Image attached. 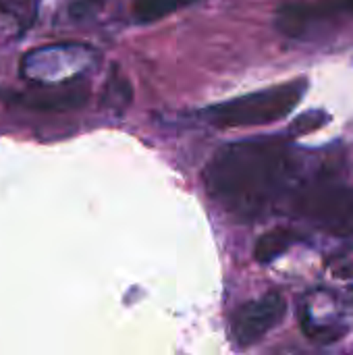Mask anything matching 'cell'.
I'll list each match as a JSON object with an SVG mask.
<instances>
[{
    "label": "cell",
    "mask_w": 353,
    "mask_h": 355,
    "mask_svg": "<svg viewBox=\"0 0 353 355\" xmlns=\"http://www.w3.org/2000/svg\"><path fill=\"white\" fill-rule=\"evenodd\" d=\"M40 0H0V15L12 19L19 33H23L37 15Z\"/></svg>",
    "instance_id": "cell-9"
},
{
    "label": "cell",
    "mask_w": 353,
    "mask_h": 355,
    "mask_svg": "<svg viewBox=\"0 0 353 355\" xmlns=\"http://www.w3.org/2000/svg\"><path fill=\"white\" fill-rule=\"evenodd\" d=\"M327 123V114L325 112H316V110H310L302 116H298L291 125V133L293 135H304V133H312L316 129H320L322 125Z\"/></svg>",
    "instance_id": "cell-10"
},
{
    "label": "cell",
    "mask_w": 353,
    "mask_h": 355,
    "mask_svg": "<svg viewBox=\"0 0 353 355\" xmlns=\"http://www.w3.org/2000/svg\"><path fill=\"white\" fill-rule=\"evenodd\" d=\"M189 2H196V0H133V12L137 21L150 23V21H158L175 12L179 6L189 4Z\"/></svg>",
    "instance_id": "cell-8"
},
{
    "label": "cell",
    "mask_w": 353,
    "mask_h": 355,
    "mask_svg": "<svg viewBox=\"0 0 353 355\" xmlns=\"http://www.w3.org/2000/svg\"><path fill=\"white\" fill-rule=\"evenodd\" d=\"M287 310V304L283 295L268 293L256 302L246 304L233 320V335L239 345H252L258 339H262L268 331H273L283 314Z\"/></svg>",
    "instance_id": "cell-4"
},
{
    "label": "cell",
    "mask_w": 353,
    "mask_h": 355,
    "mask_svg": "<svg viewBox=\"0 0 353 355\" xmlns=\"http://www.w3.org/2000/svg\"><path fill=\"white\" fill-rule=\"evenodd\" d=\"M304 89H306V83L302 79H295L291 83L275 85L262 92H254L235 100L214 104L204 112V116L214 127H221V129L256 127V125L275 123L287 116L298 106Z\"/></svg>",
    "instance_id": "cell-2"
},
{
    "label": "cell",
    "mask_w": 353,
    "mask_h": 355,
    "mask_svg": "<svg viewBox=\"0 0 353 355\" xmlns=\"http://www.w3.org/2000/svg\"><path fill=\"white\" fill-rule=\"evenodd\" d=\"M302 214L318 220L329 233L353 237V187L314 185L300 198Z\"/></svg>",
    "instance_id": "cell-3"
},
{
    "label": "cell",
    "mask_w": 353,
    "mask_h": 355,
    "mask_svg": "<svg viewBox=\"0 0 353 355\" xmlns=\"http://www.w3.org/2000/svg\"><path fill=\"white\" fill-rule=\"evenodd\" d=\"M295 156L283 137H254L225 146L204 173L208 193L235 218L262 214L293 177Z\"/></svg>",
    "instance_id": "cell-1"
},
{
    "label": "cell",
    "mask_w": 353,
    "mask_h": 355,
    "mask_svg": "<svg viewBox=\"0 0 353 355\" xmlns=\"http://www.w3.org/2000/svg\"><path fill=\"white\" fill-rule=\"evenodd\" d=\"M298 239H300V235L293 229H283V227L273 229L256 241L254 256L258 262H273L279 256H283Z\"/></svg>",
    "instance_id": "cell-7"
},
{
    "label": "cell",
    "mask_w": 353,
    "mask_h": 355,
    "mask_svg": "<svg viewBox=\"0 0 353 355\" xmlns=\"http://www.w3.org/2000/svg\"><path fill=\"white\" fill-rule=\"evenodd\" d=\"M89 85L83 77H75L54 85H33L31 92L21 96V102L37 110H69L85 104Z\"/></svg>",
    "instance_id": "cell-5"
},
{
    "label": "cell",
    "mask_w": 353,
    "mask_h": 355,
    "mask_svg": "<svg viewBox=\"0 0 353 355\" xmlns=\"http://www.w3.org/2000/svg\"><path fill=\"white\" fill-rule=\"evenodd\" d=\"M325 10L318 4H308V2H295L287 4L279 10L277 15V27L291 37H302L316 21H320Z\"/></svg>",
    "instance_id": "cell-6"
}]
</instances>
